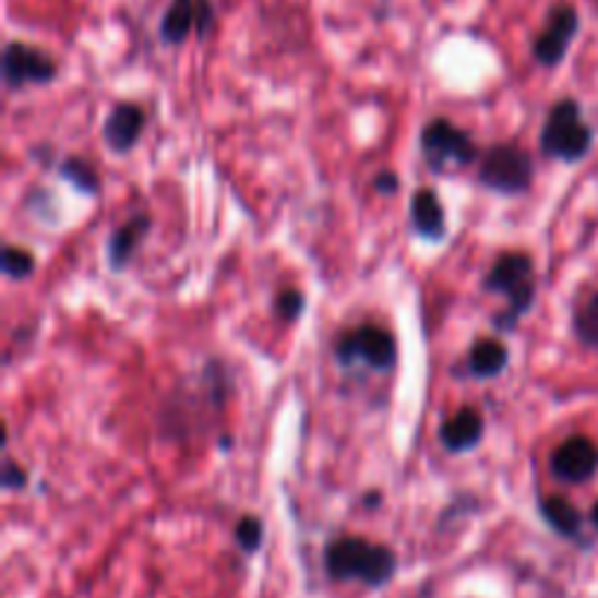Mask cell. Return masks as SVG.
<instances>
[{
	"label": "cell",
	"mask_w": 598,
	"mask_h": 598,
	"mask_svg": "<svg viewBox=\"0 0 598 598\" xmlns=\"http://www.w3.org/2000/svg\"><path fill=\"white\" fill-rule=\"evenodd\" d=\"M324 572L333 581H359L362 587L380 589L397 575V554L392 546L374 543L368 537H336L324 549Z\"/></svg>",
	"instance_id": "obj_1"
},
{
	"label": "cell",
	"mask_w": 598,
	"mask_h": 598,
	"mask_svg": "<svg viewBox=\"0 0 598 598\" xmlns=\"http://www.w3.org/2000/svg\"><path fill=\"white\" fill-rule=\"evenodd\" d=\"M482 289L491 295H505L509 307L493 315V327L511 333L523 315L531 313V307L537 301L535 260L528 258L526 251H502L488 268Z\"/></svg>",
	"instance_id": "obj_2"
},
{
	"label": "cell",
	"mask_w": 598,
	"mask_h": 598,
	"mask_svg": "<svg viewBox=\"0 0 598 598\" xmlns=\"http://www.w3.org/2000/svg\"><path fill=\"white\" fill-rule=\"evenodd\" d=\"M593 143H596V132L581 115L578 99H558L540 129V153L552 162L581 164L593 153Z\"/></svg>",
	"instance_id": "obj_3"
},
{
	"label": "cell",
	"mask_w": 598,
	"mask_h": 598,
	"mask_svg": "<svg viewBox=\"0 0 598 598\" xmlns=\"http://www.w3.org/2000/svg\"><path fill=\"white\" fill-rule=\"evenodd\" d=\"M333 357L342 368L366 366L371 371H392L397 366V339L392 331H385L380 324H359L342 331L333 342Z\"/></svg>",
	"instance_id": "obj_4"
},
{
	"label": "cell",
	"mask_w": 598,
	"mask_h": 598,
	"mask_svg": "<svg viewBox=\"0 0 598 598\" xmlns=\"http://www.w3.org/2000/svg\"><path fill=\"white\" fill-rule=\"evenodd\" d=\"M476 179L497 196H519L535 181V162L519 143H493L479 158Z\"/></svg>",
	"instance_id": "obj_5"
},
{
	"label": "cell",
	"mask_w": 598,
	"mask_h": 598,
	"mask_svg": "<svg viewBox=\"0 0 598 598\" xmlns=\"http://www.w3.org/2000/svg\"><path fill=\"white\" fill-rule=\"evenodd\" d=\"M420 153H423V162L432 172L470 167L482 158L479 143L446 117H435L420 129Z\"/></svg>",
	"instance_id": "obj_6"
},
{
	"label": "cell",
	"mask_w": 598,
	"mask_h": 598,
	"mask_svg": "<svg viewBox=\"0 0 598 598\" xmlns=\"http://www.w3.org/2000/svg\"><path fill=\"white\" fill-rule=\"evenodd\" d=\"M59 80V64L47 50L27 41H7L3 47V85L10 94L29 85H50Z\"/></svg>",
	"instance_id": "obj_7"
},
{
	"label": "cell",
	"mask_w": 598,
	"mask_h": 598,
	"mask_svg": "<svg viewBox=\"0 0 598 598\" xmlns=\"http://www.w3.org/2000/svg\"><path fill=\"white\" fill-rule=\"evenodd\" d=\"M581 19L578 10L570 7V3H558L549 12V19H546L543 29L537 33L535 41H531V59H535L540 68H558V64L566 59L570 53L572 41L578 36Z\"/></svg>",
	"instance_id": "obj_8"
},
{
	"label": "cell",
	"mask_w": 598,
	"mask_h": 598,
	"mask_svg": "<svg viewBox=\"0 0 598 598\" xmlns=\"http://www.w3.org/2000/svg\"><path fill=\"white\" fill-rule=\"evenodd\" d=\"M214 0H170L158 24V38L167 47L184 45L190 36L205 38L214 29Z\"/></svg>",
	"instance_id": "obj_9"
},
{
	"label": "cell",
	"mask_w": 598,
	"mask_h": 598,
	"mask_svg": "<svg viewBox=\"0 0 598 598\" xmlns=\"http://www.w3.org/2000/svg\"><path fill=\"white\" fill-rule=\"evenodd\" d=\"M549 470L563 485L589 482L598 474V444L587 435L563 438L549 456Z\"/></svg>",
	"instance_id": "obj_10"
},
{
	"label": "cell",
	"mask_w": 598,
	"mask_h": 598,
	"mask_svg": "<svg viewBox=\"0 0 598 598\" xmlns=\"http://www.w3.org/2000/svg\"><path fill=\"white\" fill-rule=\"evenodd\" d=\"M143 129H146V108L137 103H117L103 123V141L111 153L129 155L141 143Z\"/></svg>",
	"instance_id": "obj_11"
},
{
	"label": "cell",
	"mask_w": 598,
	"mask_h": 598,
	"mask_svg": "<svg viewBox=\"0 0 598 598\" xmlns=\"http://www.w3.org/2000/svg\"><path fill=\"white\" fill-rule=\"evenodd\" d=\"M485 438V418L482 411L474 409V406H465V409H458L456 415H450V418L441 423L438 429V441L444 446L446 453H453V456H462V453H470L476 446L482 444Z\"/></svg>",
	"instance_id": "obj_12"
},
{
	"label": "cell",
	"mask_w": 598,
	"mask_h": 598,
	"mask_svg": "<svg viewBox=\"0 0 598 598\" xmlns=\"http://www.w3.org/2000/svg\"><path fill=\"white\" fill-rule=\"evenodd\" d=\"M150 231H153V216L134 214L132 219H125L123 225H117L115 231L108 234L106 254L111 272L129 268V263H132L137 249H141V242L150 237Z\"/></svg>",
	"instance_id": "obj_13"
},
{
	"label": "cell",
	"mask_w": 598,
	"mask_h": 598,
	"mask_svg": "<svg viewBox=\"0 0 598 598\" xmlns=\"http://www.w3.org/2000/svg\"><path fill=\"white\" fill-rule=\"evenodd\" d=\"M409 219L411 231L418 234L420 240L441 242L446 237V214L441 199L432 188H420L411 193L409 202Z\"/></svg>",
	"instance_id": "obj_14"
},
{
	"label": "cell",
	"mask_w": 598,
	"mask_h": 598,
	"mask_svg": "<svg viewBox=\"0 0 598 598\" xmlns=\"http://www.w3.org/2000/svg\"><path fill=\"white\" fill-rule=\"evenodd\" d=\"M511 362L509 345L497 336H479L467 354V374L474 380H493L500 376Z\"/></svg>",
	"instance_id": "obj_15"
},
{
	"label": "cell",
	"mask_w": 598,
	"mask_h": 598,
	"mask_svg": "<svg viewBox=\"0 0 598 598\" xmlns=\"http://www.w3.org/2000/svg\"><path fill=\"white\" fill-rule=\"evenodd\" d=\"M540 517L549 528H552L554 535L566 537V540H581V526H584V517H581V511L572 505L566 497H543L540 500Z\"/></svg>",
	"instance_id": "obj_16"
},
{
	"label": "cell",
	"mask_w": 598,
	"mask_h": 598,
	"mask_svg": "<svg viewBox=\"0 0 598 598\" xmlns=\"http://www.w3.org/2000/svg\"><path fill=\"white\" fill-rule=\"evenodd\" d=\"M59 176H62V181H68L73 190L85 193V196H99V190H103L99 170L91 162H85L82 155H68V158L59 164Z\"/></svg>",
	"instance_id": "obj_17"
},
{
	"label": "cell",
	"mask_w": 598,
	"mask_h": 598,
	"mask_svg": "<svg viewBox=\"0 0 598 598\" xmlns=\"http://www.w3.org/2000/svg\"><path fill=\"white\" fill-rule=\"evenodd\" d=\"M572 333L584 348L598 354V292H589L581 298L575 310H572Z\"/></svg>",
	"instance_id": "obj_18"
},
{
	"label": "cell",
	"mask_w": 598,
	"mask_h": 598,
	"mask_svg": "<svg viewBox=\"0 0 598 598\" xmlns=\"http://www.w3.org/2000/svg\"><path fill=\"white\" fill-rule=\"evenodd\" d=\"M0 266H3V275L10 280H27L33 272H36V254L24 246H3V254H0Z\"/></svg>",
	"instance_id": "obj_19"
},
{
	"label": "cell",
	"mask_w": 598,
	"mask_h": 598,
	"mask_svg": "<svg viewBox=\"0 0 598 598\" xmlns=\"http://www.w3.org/2000/svg\"><path fill=\"white\" fill-rule=\"evenodd\" d=\"M234 540L240 546L246 554H258L263 540H266V526H263V519L254 517V514H246V517L237 519V526H234Z\"/></svg>",
	"instance_id": "obj_20"
},
{
	"label": "cell",
	"mask_w": 598,
	"mask_h": 598,
	"mask_svg": "<svg viewBox=\"0 0 598 598\" xmlns=\"http://www.w3.org/2000/svg\"><path fill=\"white\" fill-rule=\"evenodd\" d=\"M307 307V298L304 292H298V289H284V292L275 295V319L284 324H292L301 319V313H304Z\"/></svg>",
	"instance_id": "obj_21"
},
{
	"label": "cell",
	"mask_w": 598,
	"mask_h": 598,
	"mask_svg": "<svg viewBox=\"0 0 598 598\" xmlns=\"http://www.w3.org/2000/svg\"><path fill=\"white\" fill-rule=\"evenodd\" d=\"M3 491H24L29 485V474L12 456L3 458V474H0Z\"/></svg>",
	"instance_id": "obj_22"
},
{
	"label": "cell",
	"mask_w": 598,
	"mask_h": 598,
	"mask_svg": "<svg viewBox=\"0 0 598 598\" xmlns=\"http://www.w3.org/2000/svg\"><path fill=\"white\" fill-rule=\"evenodd\" d=\"M371 188H374V193H380V196H397V190H400V176L392 170L376 172L374 181H371Z\"/></svg>",
	"instance_id": "obj_23"
},
{
	"label": "cell",
	"mask_w": 598,
	"mask_h": 598,
	"mask_svg": "<svg viewBox=\"0 0 598 598\" xmlns=\"http://www.w3.org/2000/svg\"><path fill=\"white\" fill-rule=\"evenodd\" d=\"M589 523H593V528L598 531V500H596V505H593V511H589Z\"/></svg>",
	"instance_id": "obj_24"
},
{
	"label": "cell",
	"mask_w": 598,
	"mask_h": 598,
	"mask_svg": "<svg viewBox=\"0 0 598 598\" xmlns=\"http://www.w3.org/2000/svg\"><path fill=\"white\" fill-rule=\"evenodd\" d=\"M380 500H383L380 493H366V505H380Z\"/></svg>",
	"instance_id": "obj_25"
}]
</instances>
